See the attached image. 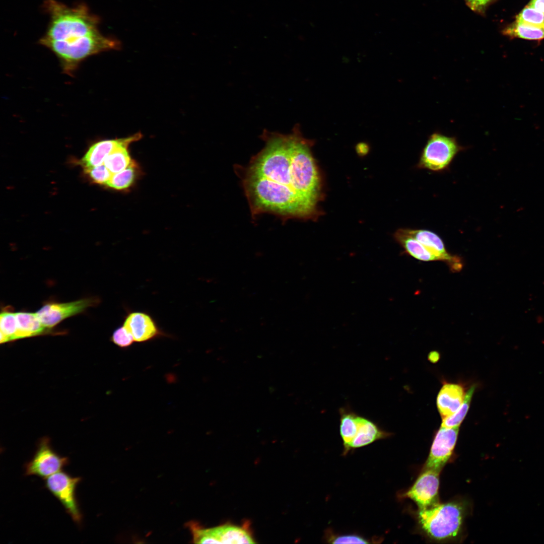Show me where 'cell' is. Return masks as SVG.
<instances>
[{
  "instance_id": "1",
  "label": "cell",
  "mask_w": 544,
  "mask_h": 544,
  "mask_svg": "<svg viewBox=\"0 0 544 544\" xmlns=\"http://www.w3.org/2000/svg\"><path fill=\"white\" fill-rule=\"evenodd\" d=\"M260 137L264 147L246 166H234L252 218L263 214L283 222L317 218L322 186L314 141L303 136L299 125L289 134L265 129Z\"/></svg>"
},
{
  "instance_id": "2",
  "label": "cell",
  "mask_w": 544,
  "mask_h": 544,
  "mask_svg": "<svg viewBox=\"0 0 544 544\" xmlns=\"http://www.w3.org/2000/svg\"><path fill=\"white\" fill-rule=\"evenodd\" d=\"M42 8L49 20L38 43L55 54L65 73L72 75L89 56L120 48L119 41L102 34L100 17L85 3L69 6L57 0H44Z\"/></svg>"
},
{
  "instance_id": "3",
  "label": "cell",
  "mask_w": 544,
  "mask_h": 544,
  "mask_svg": "<svg viewBox=\"0 0 544 544\" xmlns=\"http://www.w3.org/2000/svg\"><path fill=\"white\" fill-rule=\"evenodd\" d=\"M467 512V504L462 500L439 502L429 508L419 509L418 524L423 534L432 540H454L463 532Z\"/></svg>"
},
{
  "instance_id": "4",
  "label": "cell",
  "mask_w": 544,
  "mask_h": 544,
  "mask_svg": "<svg viewBox=\"0 0 544 544\" xmlns=\"http://www.w3.org/2000/svg\"><path fill=\"white\" fill-rule=\"evenodd\" d=\"M464 149L455 137L435 131L429 137L417 166L434 172L443 171L448 168L456 155Z\"/></svg>"
},
{
  "instance_id": "5",
  "label": "cell",
  "mask_w": 544,
  "mask_h": 544,
  "mask_svg": "<svg viewBox=\"0 0 544 544\" xmlns=\"http://www.w3.org/2000/svg\"><path fill=\"white\" fill-rule=\"evenodd\" d=\"M189 528L194 543H253L252 534L247 523L242 526L225 524L205 528L193 521Z\"/></svg>"
},
{
  "instance_id": "6",
  "label": "cell",
  "mask_w": 544,
  "mask_h": 544,
  "mask_svg": "<svg viewBox=\"0 0 544 544\" xmlns=\"http://www.w3.org/2000/svg\"><path fill=\"white\" fill-rule=\"evenodd\" d=\"M45 488L60 502L65 511L79 526L83 514L76 497V490L82 480L60 470L45 479Z\"/></svg>"
},
{
  "instance_id": "7",
  "label": "cell",
  "mask_w": 544,
  "mask_h": 544,
  "mask_svg": "<svg viewBox=\"0 0 544 544\" xmlns=\"http://www.w3.org/2000/svg\"><path fill=\"white\" fill-rule=\"evenodd\" d=\"M69 463V459L58 454L51 446L50 440L43 437L39 442L32 458L25 465V475L46 479Z\"/></svg>"
},
{
  "instance_id": "8",
  "label": "cell",
  "mask_w": 544,
  "mask_h": 544,
  "mask_svg": "<svg viewBox=\"0 0 544 544\" xmlns=\"http://www.w3.org/2000/svg\"><path fill=\"white\" fill-rule=\"evenodd\" d=\"M99 302V300L96 298H84L64 303L48 302H45L36 314L46 328L52 329L64 319L81 313Z\"/></svg>"
},
{
  "instance_id": "9",
  "label": "cell",
  "mask_w": 544,
  "mask_h": 544,
  "mask_svg": "<svg viewBox=\"0 0 544 544\" xmlns=\"http://www.w3.org/2000/svg\"><path fill=\"white\" fill-rule=\"evenodd\" d=\"M440 471L423 469L412 486L402 497L413 500L419 507L423 509L432 507L439 502V489Z\"/></svg>"
},
{
  "instance_id": "10",
  "label": "cell",
  "mask_w": 544,
  "mask_h": 544,
  "mask_svg": "<svg viewBox=\"0 0 544 544\" xmlns=\"http://www.w3.org/2000/svg\"><path fill=\"white\" fill-rule=\"evenodd\" d=\"M458 432L459 427H441L435 435L423 469L441 471L452 455Z\"/></svg>"
},
{
  "instance_id": "11",
  "label": "cell",
  "mask_w": 544,
  "mask_h": 544,
  "mask_svg": "<svg viewBox=\"0 0 544 544\" xmlns=\"http://www.w3.org/2000/svg\"><path fill=\"white\" fill-rule=\"evenodd\" d=\"M123 325L131 333L135 342L142 343L163 336H169L157 324L153 317L144 311H129Z\"/></svg>"
},
{
  "instance_id": "12",
  "label": "cell",
  "mask_w": 544,
  "mask_h": 544,
  "mask_svg": "<svg viewBox=\"0 0 544 544\" xmlns=\"http://www.w3.org/2000/svg\"><path fill=\"white\" fill-rule=\"evenodd\" d=\"M405 230L439 260L446 262L452 271H459L462 268L463 262L461 258L448 253L443 241L437 234L425 229L405 228Z\"/></svg>"
},
{
  "instance_id": "13",
  "label": "cell",
  "mask_w": 544,
  "mask_h": 544,
  "mask_svg": "<svg viewBox=\"0 0 544 544\" xmlns=\"http://www.w3.org/2000/svg\"><path fill=\"white\" fill-rule=\"evenodd\" d=\"M391 435L371 420L358 415L355 435L344 454H346L351 450L368 445L377 440L387 438Z\"/></svg>"
},
{
  "instance_id": "14",
  "label": "cell",
  "mask_w": 544,
  "mask_h": 544,
  "mask_svg": "<svg viewBox=\"0 0 544 544\" xmlns=\"http://www.w3.org/2000/svg\"><path fill=\"white\" fill-rule=\"evenodd\" d=\"M466 393L464 387L458 383H446L437 397V406L442 419L455 413L462 404Z\"/></svg>"
},
{
  "instance_id": "15",
  "label": "cell",
  "mask_w": 544,
  "mask_h": 544,
  "mask_svg": "<svg viewBox=\"0 0 544 544\" xmlns=\"http://www.w3.org/2000/svg\"><path fill=\"white\" fill-rule=\"evenodd\" d=\"M142 137V133L139 132L122 138L120 143L106 157L103 164L112 174L120 172L130 165L132 160L129 155L128 146L132 142L140 140Z\"/></svg>"
},
{
  "instance_id": "16",
  "label": "cell",
  "mask_w": 544,
  "mask_h": 544,
  "mask_svg": "<svg viewBox=\"0 0 544 544\" xmlns=\"http://www.w3.org/2000/svg\"><path fill=\"white\" fill-rule=\"evenodd\" d=\"M394 238L407 254L416 259L423 261L439 260L423 244L408 234L405 228L398 229L394 234Z\"/></svg>"
},
{
  "instance_id": "17",
  "label": "cell",
  "mask_w": 544,
  "mask_h": 544,
  "mask_svg": "<svg viewBox=\"0 0 544 544\" xmlns=\"http://www.w3.org/2000/svg\"><path fill=\"white\" fill-rule=\"evenodd\" d=\"M16 316L18 323L17 339L48 333L52 330L42 324L36 313L18 312H16Z\"/></svg>"
},
{
  "instance_id": "18",
  "label": "cell",
  "mask_w": 544,
  "mask_h": 544,
  "mask_svg": "<svg viewBox=\"0 0 544 544\" xmlns=\"http://www.w3.org/2000/svg\"><path fill=\"white\" fill-rule=\"evenodd\" d=\"M121 140L122 138L103 140L92 145L82 159V163L84 168L103 164L106 157L120 143Z\"/></svg>"
},
{
  "instance_id": "19",
  "label": "cell",
  "mask_w": 544,
  "mask_h": 544,
  "mask_svg": "<svg viewBox=\"0 0 544 544\" xmlns=\"http://www.w3.org/2000/svg\"><path fill=\"white\" fill-rule=\"evenodd\" d=\"M339 433L345 452L355 435L358 414L349 407H342L339 409Z\"/></svg>"
},
{
  "instance_id": "20",
  "label": "cell",
  "mask_w": 544,
  "mask_h": 544,
  "mask_svg": "<svg viewBox=\"0 0 544 544\" xmlns=\"http://www.w3.org/2000/svg\"><path fill=\"white\" fill-rule=\"evenodd\" d=\"M503 34L510 37H517L530 40H540L544 38V27H538L515 21L506 27Z\"/></svg>"
},
{
  "instance_id": "21",
  "label": "cell",
  "mask_w": 544,
  "mask_h": 544,
  "mask_svg": "<svg viewBox=\"0 0 544 544\" xmlns=\"http://www.w3.org/2000/svg\"><path fill=\"white\" fill-rule=\"evenodd\" d=\"M1 343L17 339L18 323L16 313L10 306L4 307L0 315Z\"/></svg>"
},
{
  "instance_id": "22",
  "label": "cell",
  "mask_w": 544,
  "mask_h": 544,
  "mask_svg": "<svg viewBox=\"0 0 544 544\" xmlns=\"http://www.w3.org/2000/svg\"><path fill=\"white\" fill-rule=\"evenodd\" d=\"M137 166L134 161L124 170L113 174L107 185L117 190L126 189L133 183L137 174Z\"/></svg>"
},
{
  "instance_id": "23",
  "label": "cell",
  "mask_w": 544,
  "mask_h": 544,
  "mask_svg": "<svg viewBox=\"0 0 544 544\" xmlns=\"http://www.w3.org/2000/svg\"><path fill=\"white\" fill-rule=\"evenodd\" d=\"M475 388V386L473 385L467 390L462 404L455 413L442 419L441 427L445 428L459 427L468 411Z\"/></svg>"
},
{
  "instance_id": "24",
  "label": "cell",
  "mask_w": 544,
  "mask_h": 544,
  "mask_svg": "<svg viewBox=\"0 0 544 544\" xmlns=\"http://www.w3.org/2000/svg\"><path fill=\"white\" fill-rule=\"evenodd\" d=\"M516 21L535 26L544 27V13L528 5L517 16Z\"/></svg>"
},
{
  "instance_id": "25",
  "label": "cell",
  "mask_w": 544,
  "mask_h": 544,
  "mask_svg": "<svg viewBox=\"0 0 544 544\" xmlns=\"http://www.w3.org/2000/svg\"><path fill=\"white\" fill-rule=\"evenodd\" d=\"M327 542L331 543H369L370 539L356 534H339L327 530L325 534Z\"/></svg>"
},
{
  "instance_id": "26",
  "label": "cell",
  "mask_w": 544,
  "mask_h": 544,
  "mask_svg": "<svg viewBox=\"0 0 544 544\" xmlns=\"http://www.w3.org/2000/svg\"><path fill=\"white\" fill-rule=\"evenodd\" d=\"M111 341L116 346L121 349L129 348L135 342L131 333L123 324L114 330L111 337Z\"/></svg>"
},
{
  "instance_id": "27",
  "label": "cell",
  "mask_w": 544,
  "mask_h": 544,
  "mask_svg": "<svg viewBox=\"0 0 544 544\" xmlns=\"http://www.w3.org/2000/svg\"><path fill=\"white\" fill-rule=\"evenodd\" d=\"M84 169L93 181L100 184L106 185L113 174L104 164Z\"/></svg>"
},
{
  "instance_id": "28",
  "label": "cell",
  "mask_w": 544,
  "mask_h": 544,
  "mask_svg": "<svg viewBox=\"0 0 544 544\" xmlns=\"http://www.w3.org/2000/svg\"><path fill=\"white\" fill-rule=\"evenodd\" d=\"M528 5L544 13V0H531Z\"/></svg>"
},
{
  "instance_id": "29",
  "label": "cell",
  "mask_w": 544,
  "mask_h": 544,
  "mask_svg": "<svg viewBox=\"0 0 544 544\" xmlns=\"http://www.w3.org/2000/svg\"><path fill=\"white\" fill-rule=\"evenodd\" d=\"M467 6L473 12L480 13L479 0H464Z\"/></svg>"
},
{
  "instance_id": "30",
  "label": "cell",
  "mask_w": 544,
  "mask_h": 544,
  "mask_svg": "<svg viewBox=\"0 0 544 544\" xmlns=\"http://www.w3.org/2000/svg\"><path fill=\"white\" fill-rule=\"evenodd\" d=\"M494 0H479L480 13L479 14L483 15L485 13L487 7Z\"/></svg>"
},
{
  "instance_id": "31",
  "label": "cell",
  "mask_w": 544,
  "mask_h": 544,
  "mask_svg": "<svg viewBox=\"0 0 544 544\" xmlns=\"http://www.w3.org/2000/svg\"><path fill=\"white\" fill-rule=\"evenodd\" d=\"M369 146L365 143H360L356 146V150L359 154L364 155L369 151Z\"/></svg>"
},
{
  "instance_id": "32",
  "label": "cell",
  "mask_w": 544,
  "mask_h": 544,
  "mask_svg": "<svg viewBox=\"0 0 544 544\" xmlns=\"http://www.w3.org/2000/svg\"><path fill=\"white\" fill-rule=\"evenodd\" d=\"M439 358V354L437 352H432L429 355V359L432 362H437Z\"/></svg>"
}]
</instances>
